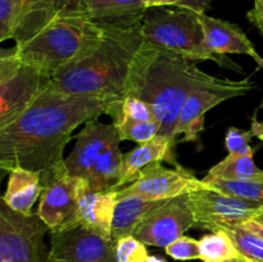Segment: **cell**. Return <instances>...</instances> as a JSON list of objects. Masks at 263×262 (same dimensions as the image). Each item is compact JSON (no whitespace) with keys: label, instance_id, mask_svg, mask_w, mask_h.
Segmentation results:
<instances>
[{"label":"cell","instance_id":"4dcf8cb0","mask_svg":"<svg viewBox=\"0 0 263 262\" xmlns=\"http://www.w3.org/2000/svg\"><path fill=\"white\" fill-rule=\"evenodd\" d=\"M212 0H185L184 8L195 10L198 13H204L210 8Z\"/></svg>","mask_w":263,"mask_h":262},{"label":"cell","instance_id":"484cf974","mask_svg":"<svg viewBox=\"0 0 263 262\" xmlns=\"http://www.w3.org/2000/svg\"><path fill=\"white\" fill-rule=\"evenodd\" d=\"M115 252L117 262H144L149 256L146 244L134 235L125 236L116 241Z\"/></svg>","mask_w":263,"mask_h":262},{"label":"cell","instance_id":"8d00e7d4","mask_svg":"<svg viewBox=\"0 0 263 262\" xmlns=\"http://www.w3.org/2000/svg\"><path fill=\"white\" fill-rule=\"evenodd\" d=\"M223 262H248L247 259L241 258V257H239V258H234V259H229V261H223Z\"/></svg>","mask_w":263,"mask_h":262},{"label":"cell","instance_id":"cb8c5ba5","mask_svg":"<svg viewBox=\"0 0 263 262\" xmlns=\"http://www.w3.org/2000/svg\"><path fill=\"white\" fill-rule=\"evenodd\" d=\"M220 230L229 234L239 254L248 262H263V238L241 223L223 226Z\"/></svg>","mask_w":263,"mask_h":262},{"label":"cell","instance_id":"83f0119b","mask_svg":"<svg viewBox=\"0 0 263 262\" xmlns=\"http://www.w3.org/2000/svg\"><path fill=\"white\" fill-rule=\"evenodd\" d=\"M256 136L254 131H243L240 128L230 127L225 136V148L228 149L230 156H246L254 153V149L249 145L252 138Z\"/></svg>","mask_w":263,"mask_h":262},{"label":"cell","instance_id":"44dd1931","mask_svg":"<svg viewBox=\"0 0 263 262\" xmlns=\"http://www.w3.org/2000/svg\"><path fill=\"white\" fill-rule=\"evenodd\" d=\"M81 9L100 22L143 18L146 10L144 0H81Z\"/></svg>","mask_w":263,"mask_h":262},{"label":"cell","instance_id":"836d02e7","mask_svg":"<svg viewBox=\"0 0 263 262\" xmlns=\"http://www.w3.org/2000/svg\"><path fill=\"white\" fill-rule=\"evenodd\" d=\"M251 128L254 131V134H256L257 138H258L259 140L263 141V123L258 122V121H253Z\"/></svg>","mask_w":263,"mask_h":262},{"label":"cell","instance_id":"2e32d148","mask_svg":"<svg viewBox=\"0 0 263 262\" xmlns=\"http://www.w3.org/2000/svg\"><path fill=\"white\" fill-rule=\"evenodd\" d=\"M175 146L176 141L158 135L148 143L138 144L136 148L123 154L121 177L115 190H120L126 185L133 184L141 170L154 162H168L174 166H179L175 154Z\"/></svg>","mask_w":263,"mask_h":262},{"label":"cell","instance_id":"1f68e13d","mask_svg":"<svg viewBox=\"0 0 263 262\" xmlns=\"http://www.w3.org/2000/svg\"><path fill=\"white\" fill-rule=\"evenodd\" d=\"M58 10H82L81 0H53Z\"/></svg>","mask_w":263,"mask_h":262},{"label":"cell","instance_id":"4fadbf2b","mask_svg":"<svg viewBox=\"0 0 263 262\" xmlns=\"http://www.w3.org/2000/svg\"><path fill=\"white\" fill-rule=\"evenodd\" d=\"M87 181L67 174L43 190L36 213L50 234L61 233L81 225L80 199Z\"/></svg>","mask_w":263,"mask_h":262},{"label":"cell","instance_id":"30bf717a","mask_svg":"<svg viewBox=\"0 0 263 262\" xmlns=\"http://www.w3.org/2000/svg\"><path fill=\"white\" fill-rule=\"evenodd\" d=\"M190 193L167 199L148 213L136 228L134 236L146 246L166 248L167 246L197 226Z\"/></svg>","mask_w":263,"mask_h":262},{"label":"cell","instance_id":"4316f807","mask_svg":"<svg viewBox=\"0 0 263 262\" xmlns=\"http://www.w3.org/2000/svg\"><path fill=\"white\" fill-rule=\"evenodd\" d=\"M166 253L176 261H192L200 259L199 240L182 235L164 248Z\"/></svg>","mask_w":263,"mask_h":262},{"label":"cell","instance_id":"ba28073f","mask_svg":"<svg viewBox=\"0 0 263 262\" xmlns=\"http://www.w3.org/2000/svg\"><path fill=\"white\" fill-rule=\"evenodd\" d=\"M49 228L37 213L23 215L0 203V262H50L44 236Z\"/></svg>","mask_w":263,"mask_h":262},{"label":"cell","instance_id":"603a6c76","mask_svg":"<svg viewBox=\"0 0 263 262\" xmlns=\"http://www.w3.org/2000/svg\"><path fill=\"white\" fill-rule=\"evenodd\" d=\"M199 249L203 262H223L241 257L229 234L223 230H215L202 236Z\"/></svg>","mask_w":263,"mask_h":262},{"label":"cell","instance_id":"7402d4cb","mask_svg":"<svg viewBox=\"0 0 263 262\" xmlns=\"http://www.w3.org/2000/svg\"><path fill=\"white\" fill-rule=\"evenodd\" d=\"M254 153L246 154V156H230L228 154L226 158L218 162L212 167L205 175L202 181H211V180H230V181H239V180H263V170L258 169L254 163Z\"/></svg>","mask_w":263,"mask_h":262},{"label":"cell","instance_id":"7c38bea8","mask_svg":"<svg viewBox=\"0 0 263 262\" xmlns=\"http://www.w3.org/2000/svg\"><path fill=\"white\" fill-rule=\"evenodd\" d=\"M204 188V182L190 170L180 164L167 169L161 162H154L141 170L133 184L117 190V197L136 194L149 200H164Z\"/></svg>","mask_w":263,"mask_h":262},{"label":"cell","instance_id":"d590c367","mask_svg":"<svg viewBox=\"0 0 263 262\" xmlns=\"http://www.w3.org/2000/svg\"><path fill=\"white\" fill-rule=\"evenodd\" d=\"M254 61H256V63L258 64V67H259V68L263 69V58H262L261 55H259V54H258V55L256 57V58H254Z\"/></svg>","mask_w":263,"mask_h":262},{"label":"cell","instance_id":"5bb4252c","mask_svg":"<svg viewBox=\"0 0 263 262\" xmlns=\"http://www.w3.org/2000/svg\"><path fill=\"white\" fill-rule=\"evenodd\" d=\"M58 12L53 0H0V41L13 39L15 45L26 43Z\"/></svg>","mask_w":263,"mask_h":262},{"label":"cell","instance_id":"9a60e30c","mask_svg":"<svg viewBox=\"0 0 263 262\" xmlns=\"http://www.w3.org/2000/svg\"><path fill=\"white\" fill-rule=\"evenodd\" d=\"M50 262H117L115 243L94 231L76 226L50 234Z\"/></svg>","mask_w":263,"mask_h":262},{"label":"cell","instance_id":"7a4b0ae2","mask_svg":"<svg viewBox=\"0 0 263 262\" xmlns=\"http://www.w3.org/2000/svg\"><path fill=\"white\" fill-rule=\"evenodd\" d=\"M229 79L212 76L195 62L144 41L126 85L123 97H136L151 107L159 135L174 139V130L186 98L195 90L223 84Z\"/></svg>","mask_w":263,"mask_h":262},{"label":"cell","instance_id":"6da1fadb","mask_svg":"<svg viewBox=\"0 0 263 262\" xmlns=\"http://www.w3.org/2000/svg\"><path fill=\"white\" fill-rule=\"evenodd\" d=\"M113 104L102 95L69 94L49 85L20 117L0 127V167L37 172L45 189L68 174L63 152L72 133Z\"/></svg>","mask_w":263,"mask_h":262},{"label":"cell","instance_id":"f546056e","mask_svg":"<svg viewBox=\"0 0 263 262\" xmlns=\"http://www.w3.org/2000/svg\"><path fill=\"white\" fill-rule=\"evenodd\" d=\"M184 4L185 0H144V7H145V9L164 7L184 8Z\"/></svg>","mask_w":263,"mask_h":262},{"label":"cell","instance_id":"5b68a950","mask_svg":"<svg viewBox=\"0 0 263 262\" xmlns=\"http://www.w3.org/2000/svg\"><path fill=\"white\" fill-rule=\"evenodd\" d=\"M121 141L113 122L102 123L98 118L86 122L64 161L68 175L85 179L94 192L115 190L122 170Z\"/></svg>","mask_w":263,"mask_h":262},{"label":"cell","instance_id":"8992f818","mask_svg":"<svg viewBox=\"0 0 263 262\" xmlns=\"http://www.w3.org/2000/svg\"><path fill=\"white\" fill-rule=\"evenodd\" d=\"M143 36L146 43L180 54L192 62H216L229 69L243 72L240 67L228 58L210 50L199 13L187 8H152L143 18Z\"/></svg>","mask_w":263,"mask_h":262},{"label":"cell","instance_id":"ffe728a7","mask_svg":"<svg viewBox=\"0 0 263 262\" xmlns=\"http://www.w3.org/2000/svg\"><path fill=\"white\" fill-rule=\"evenodd\" d=\"M117 198V204H116L112 221V233H110V239L113 243L125 236L134 235L136 228L140 225L143 218L151 211L163 204L167 200H149L136 194Z\"/></svg>","mask_w":263,"mask_h":262},{"label":"cell","instance_id":"9c48e42d","mask_svg":"<svg viewBox=\"0 0 263 262\" xmlns=\"http://www.w3.org/2000/svg\"><path fill=\"white\" fill-rule=\"evenodd\" d=\"M189 195L197 226L211 231L254 220L263 211L259 203L212 188L195 190Z\"/></svg>","mask_w":263,"mask_h":262},{"label":"cell","instance_id":"f1b7e54d","mask_svg":"<svg viewBox=\"0 0 263 262\" xmlns=\"http://www.w3.org/2000/svg\"><path fill=\"white\" fill-rule=\"evenodd\" d=\"M253 8L247 13V18L263 35V0H253Z\"/></svg>","mask_w":263,"mask_h":262},{"label":"cell","instance_id":"3957f363","mask_svg":"<svg viewBox=\"0 0 263 262\" xmlns=\"http://www.w3.org/2000/svg\"><path fill=\"white\" fill-rule=\"evenodd\" d=\"M143 18L102 22L104 38L99 46L54 74L51 86L69 94L102 95L115 104L120 103L136 55L145 41Z\"/></svg>","mask_w":263,"mask_h":262},{"label":"cell","instance_id":"ac0fdd59","mask_svg":"<svg viewBox=\"0 0 263 262\" xmlns=\"http://www.w3.org/2000/svg\"><path fill=\"white\" fill-rule=\"evenodd\" d=\"M117 199V190L94 192L90 189L89 185H86L82 190L80 199L81 226L94 231L98 235L110 239Z\"/></svg>","mask_w":263,"mask_h":262},{"label":"cell","instance_id":"d6a6232c","mask_svg":"<svg viewBox=\"0 0 263 262\" xmlns=\"http://www.w3.org/2000/svg\"><path fill=\"white\" fill-rule=\"evenodd\" d=\"M241 225L246 226V228L249 229V230L254 231V233L258 234V235H261L263 238V223L258 222V221L256 220H249V221H246V222H243Z\"/></svg>","mask_w":263,"mask_h":262},{"label":"cell","instance_id":"8fae6325","mask_svg":"<svg viewBox=\"0 0 263 262\" xmlns=\"http://www.w3.org/2000/svg\"><path fill=\"white\" fill-rule=\"evenodd\" d=\"M253 89H256V85L249 79H246L241 81L228 80L223 84L193 91L182 104L175 126L174 139L176 140L177 136L182 134V141H198L204 130L205 115L208 110L231 98L246 95Z\"/></svg>","mask_w":263,"mask_h":262},{"label":"cell","instance_id":"e0dca14e","mask_svg":"<svg viewBox=\"0 0 263 262\" xmlns=\"http://www.w3.org/2000/svg\"><path fill=\"white\" fill-rule=\"evenodd\" d=\"M199 20L207 46L215 54H247L253 59L258 55L252 41L239 26L229 21L211 17L205 12L199 13Z\"/></svg>","mask_w":263,"mask_h":262},{"label":"cell","instance_id":"e575fe53","mask_svg":"<svg viewBox=\"0 0 263 262\" xmlns=\"http://www.w3.org/2000/svg\"><path fill=\"white\" fill-rule=\"evenodd\" d=\"M144 262H166L164 261L162 257H158V256H148V258L145 259Z\"/></svg>","mask_w":263,"mask_h":262},{"label":"cell","instance_id":"d6986e66","mask_svg":"<svg viewBox=\"0 0 263 262\" xmlns=\"http://www.w3.org/2000/svg\"><path fill=\"white\" fill-rule=\"evenodd\" d=\"M41 177L37 172L15 167L9 172L3 202L15 212L31 215L36 200L43 194Z\"/></svg>","mask_w":263,"mask_h":262},{"label":"cell","instance_id":"d4e9b609","mask_svg":"<svg viewBox=\"0 0 263 262\" xmlns=\"http://www.w3.org/2000/svg\"><path fill=\"white\" fill-rule=\"evenodd\" d=\"M115 125L122 141L130 140L135 141L136 144H144L159 135V125L156 120L146 122H122Z\"/></svg>","mask_w":263,"mask_h":262},{"label":"cell","instance_id":"277c9868","mask_svg":"<svg viewBox=\"0 0 263 262\" xmlns=\"http://www.w3.org/2000/svg\"><path fill=\"white\" fill-rule=\"evenodd\" d=\"M103 38V23L86 12L59 10L37 35L13 49L21 61L53 79L62 68L91 54Z\"/></svg>","mask_w":263,"mask_h":262},{"label":"cell","instance_id":"74e56055","mask_svg":"<svg viewBox=\"0 0 263 262\" xmlns=\"http://www.w3.org/2000/svg\"><path fill=\"white\" fill-rule=\"evenodd\" d=\"M254 220H256V221H258V222H261V223H263V211H262V212H261V213H259V215H258V216H257V217H256V218H254Z\"/></svg>","mask_w":263,"mask_h":262},{"label":"cell","instance_id":"52a82bcc","mask_svg":"<svg viewBox=\"0 0 263 262\" xmlns=\"http://www.w3.org/2000/svg\"><path fill=\"white\" fill-rule=\"evenodd\" d=\"M51 77L21 61L13 50L0 57V127L20 117L50 85Z\"/></svg>","mask_w":263,"mask_h":262}]
</instances>
